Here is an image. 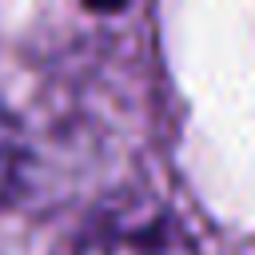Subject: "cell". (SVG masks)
I'll return each mask as SVG.
<instances>
[{
  "instance_id": "obj_2",
  "label": "cell",
  "mask_w": 255,
  "mask_h": 255,
  "mask_svg": "<svg viewBox=\"0 0 255 255\" xmlns=\"http://www.w3.org/2000/svg\"><path fill=\"white\" fill-rule=\"evenodd\" d=\"M24 171H28L24 131H20V120L12 116V108L0 100V207L12 203V195L24 183Z\"/></svg>"
},
{
  "instance_id": "obj_1",
  "label": "cell",
  "mask_w": 255,
  "mask_h": 255,
  "mask_svg": "<svg viewBox=\"0 0 255 255\" xmlns=\"http://www.w3.org/2000/svg\"><path fill=\"white\" fill-rule=\"evenodd\" d=\"M72 255H199V247L167 203L124 195L88 219Z\"/></svg>"
}]
</instances>
